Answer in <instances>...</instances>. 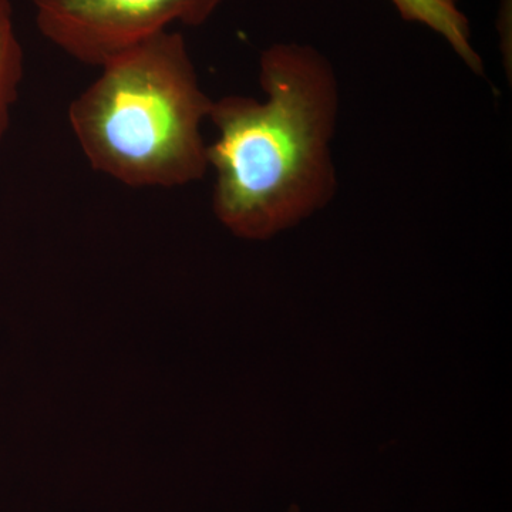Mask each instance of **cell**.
<instances>
[{"label": "cell", "mask_w": 512, "mask_h": 512, "mask_svg": "<svg viewBox=\"0 0 512 512\" xmlns=\"http://www.w3.org/2000/svg\"><path fill=\"white\" fill-rule=\"evenodd\" d=\"M265 99L221 97L208 120L212 207L238 238L265 241L323 210L338 194L332 143L340 111L335 67L316 47L275 43L259 59Z\"/></svg>", "instance_id": "cell-1"}, {"label": "cell", "mask_w": 512, "mask_h": 512, "mask_svg": "<svg viewBox=\"0 0 512 512\" xmlns=\"http://www.w3.org/2000/svg\"><path fill=\"white\" fill-rule=\"evenodd\" d=\"M100 69L67 113L93 170L133 188L201 181L210 170L202 124L214 100L183 35L164 30Z\"/></svg>", "instance_id": "cell-2"}, {"label": "cell", "mask_w": 512, "mask_h": 512, "mask_svg": "<svg viewBox=\"0 0 512 512\" xmlns=\"http://www.w3.org/2000/svg\"><path fill=\"white\" fill-rule=\"evenodd\" d=\"M36 25L73 59L101 67L173 23L200 26L222 0H32Z\"/></svg>", "instance_id": "cell-3"}, {"label": "cell", "mask_w": 512, "mask_h": 512, "mask_svg": "<svg viewBox=\"0 0 512 512\" xmlns=\"http://www.w3.org/2000/svg\"><path fill=\"white\" fill-rule=\"evenodd\" d=\"M406 22L420 23L443 37L474 73L483 74L484 64L471 43L467 16L450 0H390Z\"/></svg>", "instance_id": "cell-4"}, {"label": "cell", "mask_w": 512, "mask_h": 512, "mask_svg": "<svg viewBox=\"0 0 512 512\" xmlns=\"http://www.w3.org/2000/svg\"><path fill=\"white\" fill-rule=\"evenodd\" d=\"M16 35L13 9L9 0H0V140L10 123L12 107L18 100L25 63Z\"/></svg>", "instance_id": "cell-5"}, {"label": "cell", "mask_w": 512, "mask_h": 512, "mask_svg": "<svg viewBox=\"0 0 512 512\" xmlns=\"http://www.w3.org/2000/svg\"><path fill=\"white\" fill-rule=\"evenodd\" d=\"M289 512H298V511H296V508H292V510Z\"/></svg>", "instance_id": "cell-6"}, {"label": "cell", "mask_w": 512, "mask_h": 512, "mask_svg": "<svg viewBox=\"0 0 512 512\" xmlns=\"http://www.w3.org/2000/svg\"><path fill=\"white\" fill-rule=\"evenodd\" d=\"M450 2L456 3L457 5L458 0H450Z\"/></svg>", "instance_id": "cell-7"}]
</instances>
